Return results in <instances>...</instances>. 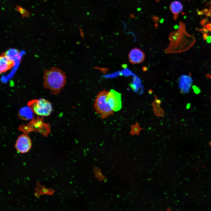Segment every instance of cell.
Here are the masks:
<instances>
[{
	"instance_id": "1",
	"label": "cell",
	"mask_w": 211,
	"mask_h": 211,
	"mask_svg": "<svg viewBox=\"0 0 211 211\" xmlns=\"http://www.w3.org/2000/svg\"><path fill=\"white\" fill-rule=\"evenodd\" d=\"M43 79L44 87L54 95L58 94L66 82L65 73L55 67L44 71Z\"/></svg>"
},
{
	"instance_id": "2",
	"label": "cell",
	"mask_w": 211,
	"mask_h": 211,
	"mask_svg": "<svg viewBox=\"0 0 211 211\" xmlns=\"http://www.w3.org/2000/svg\"><path fill=\"white\" fill-rule=\"evenodd\" d=\"M109 91L104 90L97 95L94 103V108L96 113L100 115L101 120L106 118L113 114L114 111L111 109L106 100V97Z\"/></svg>"
},
{
	"instance_id": "3",
	"label": "cell",
	"mask_w": 211,
	"mask_h": 211,
	"mask_svg": "<svg viewBox=\"0 0 211 211\" xmlns=\"http://www.w3.org/2000/svg\"><path fill=\"white\" fill-rule=\"evenodd\" d=\"M27 105L33 112L40 116H48L52 110L50 102L44 98L32 100L28 102Z\"/></svg>"
},
{
	"instance_id": "4",
	"label": "cell",
	"mask_w": 211,
	"mask_h": 211,
	"mask_svg": "<svg viewBox=\"0 0 211 211\" xmlns=\"http://www.w3.org/2000/svg\"><path fill=\"white\" fill-rule=\"evenodd\" d=\"M31 146L32 142L29 136L26 135L22 134L18 137L15 147L18 152L23 154L28 152Z\"/></svg>"
},
{
	"instance_id": "5",
	"label": "cell",
	"mask_w": 211,
	"mask_h": 211,
	"mask_svg": "<svg viewBox=\"0 0 211 211\" xmlns=\"http://www.w3.org/2000/svg\"><path fill=\"white\" fill-rule=\"evenodd\" d=\"M121 96L120 93L113 89L111 90L107 95L106 100L114 111H118L122 107Z\"/></svg>"
},
{
	"instance_id": "6",
	"label": "cell",
	"mask_w": 211,
	"mask_h": 211,
	"mask_svg": "<svg viewBox=\"0 0 211 211\" xmlns=\"http://www.w3.org/2000/svg\"><path fill=\"white\" fill-rule=\"evenodd\" d=\"M145 57V55L143 52L137 48L131 50L128 55L129 61L133 64L142 62L144 60Z\"/></svg>"
},
{
	"instance_id": "7",
	"label": "cell",
	"mask_w": 211,
	"mask_h": 211,
	"mask_svg": "<svg viewBox=\"0 0 211 211\" xmlns=\"http://www.w3.org/2000/svg\"><path fill=\"white\" fill-rule=\"evenodd\" d=\"M14 61L10 59L6 52H3L0 57V73H3L10 69L15 65Z\"/></svg>"
},
{
	"instance_id": "8",
	"label": "cell",
	"mask_w": 211,
	"mask_h": 211,
	"mask_svg": "<svg viewBox=\"0 0 211 211\" xmlns=\"http://www.w3.org/2000/svg\"><path fill=\"white\" fill-rule=\"evenodd\" d=\"M192 83L191 77L187 75H183L181 77L179 80V86L181 91L183 93H187L189 90Z\"/></svg>"
},
{
	"instance_id": "9",
	"label": "cell",
	"mask_w": 211,
	"mask_h": 211,
	"mask_svg": "<svg viewBox=\"0 0 211 211\" xmlns=\"http://www.w3.org/2000/svg\"><path fill=\"white\" fill-rule=\"evenodd\" d=\"M33 111L29 107H25L21 109L18 113L19 118L23 120L30 119L33 116Z\"/></svg>"
},
{
	"instance_id": "10",
	"label": "cell",
	"mask_w": 211,
	"mask_h": 211,
	"mask_svg": "<svg viewBox=\"0 0 211 211\" xmlns=\"http://www.w3.org/2000/svg\"><path fill=\"white\" fill-rule=\"evenodd\" d=\"M35 189L34 194L36 197L43 194L52 195L54 192V190L52 189L46 188L44 186H41L38 183H37V187Z\"/></svg>"
},
{
	"instance_id": "11",
	"label": "cell",
	"mask_w": 211,
	"mask_h": 211,
	"mask_svg": "<svg viewBox=\"0 0 211 211\" xmlns=\"http://www.w3.org/2000/svg\"><path fill=\"white\" fill-rule=\"evenodd\" d=\"M170 9L172 13L175 14H178L183 10L181 3L178 1H174L172 2L170 6Z\"/></svg>"
},
{
	"instance_id": "12",
	"label": "cell",
	"mask_w": 211,
	"mask_h": 211,
	"mask_svg": "<svg viewBox=\"0 0 211 211\" xmlns=\"http://www.w3.org/2000/svg\"><path fill=\"white\" fill-rule=\"evenodd\" d=\"M6 53L8 57L13 61L15 59H16V58L18 57V51L15 49L9 50Z\"/></svg>"
},
{
	"instance_id": "13",
	"label": "cell",
	"mask_w": 211,
	"mask_h": 211,
	"mask_svg": "<svg viewBox=\"0 0 211 211\" xmlns=\"http://www.w3.org/2000/svg\"><path fill=\"white\" fill-rule=\"evenodd\" d=\"M15 8L16 11L21 13L23 17H28L30 15L29 12L28 11L19 6H17Z\"/></svg>"
},
{
	"instance_id": "14",
	"label": "cell",
	"mask_w": 211,
	"mask_h": 211,
	"mask_svg": "<svg viewBox=\"0 0 211 211\" xmlns=\"http://www.w3.org/2000/svg\"><path fill=\"white\" fill-rule=\"evenodd\" d=\"M193 88L194 90V92L196 93H199L200 90L196 86H193Z\"/></svg>"
},
{
	"instance_id": "15",
	"label": "cell",
	"mask_w": 211,
	"mask_h": 211,
	"mask_svg": "<svg viewBox=\"0 0 211 211\" xmlns=\"http://www.w3.org/2000/svg\"><path fill=\"white\" fill-rule=\"evenodd\" d=\"M210 17H211V11H210Z\"/></svg>"
},
{
	"instance_id": "16",
	"label": "cell",
	"mask_w": 211,
	"mask_h": 211,
	"mask_svg": "<svg viewBox=\"0 0 211 211\" xmlns=\"http://www.w3.org/2000/svg\"><path fill=\"white\" fill-rule=\"evenodd\" d=\"M45 0V1H46V0Z\"/></svg>"
}]
</instances>
